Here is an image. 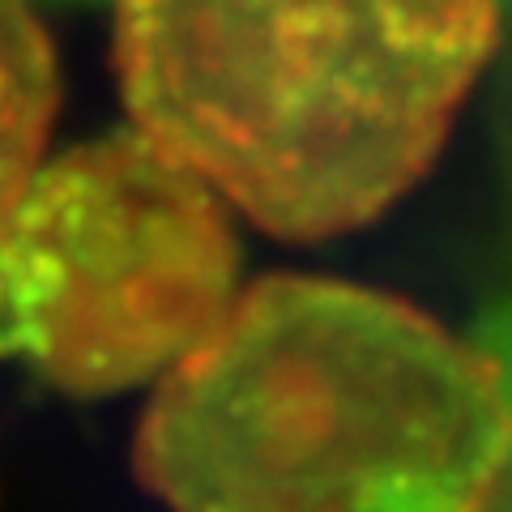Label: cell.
<instances>
[{"mask_svg": "<svg viewBox=\"0 0 512 512\" xmlns=\"http://www.w3.org/2000/svg\"><path fill=\"white\" fill-rule=\"evenodd\" d=\"M508 457L483 350L406 299L299 274L239 291L137 427L171 512H487Z\"/></svg>", "mask_w": 512, "mask_h": 512, "instance_id": "cell-1", "label": "cell"}, {"mask_svg": "<svg viewBox=\"0 0 512 512\" xmlns=\"http://www.w3.org/2000/svg\"><path fill=\"white\" fill-rule=\"evenodd\" d=\"M56 107V52L35 5L0 0V218L43 163Z\"/></svg>", "mask_w": 512, "mask_h": 512, "instance_id": "cell-4", "label": "cell"}, {"mask_svg": "<svg viewBox=\"0 0 512 512\" xmlns=\"http://www.w3.org/2000/svg\"><path fill=\"white\" fill-rule=\"evenodd\" d=\"M495 43V0H116L133 128L282 239L406 197Z\"/></svg>", "mask_w": 512, "mask_h": 512, "instance_id": "cell-2", "label": "cell"}, {"mask_svg": "<svg viewBox=\"0 0 512 512\" xmlns=\"http://www.w3.org/2000/svg\"><path fill=\"white\" fill-rule=\"evenodd\" d=\"M235 299L227 201L137 128L43 158L0 218V342L69 393L163 380Z\"/></svg>", "mask_w": 512, "mask_h": 512, "instance_id": "cell-3", "label": "cell"}]
</instances>
